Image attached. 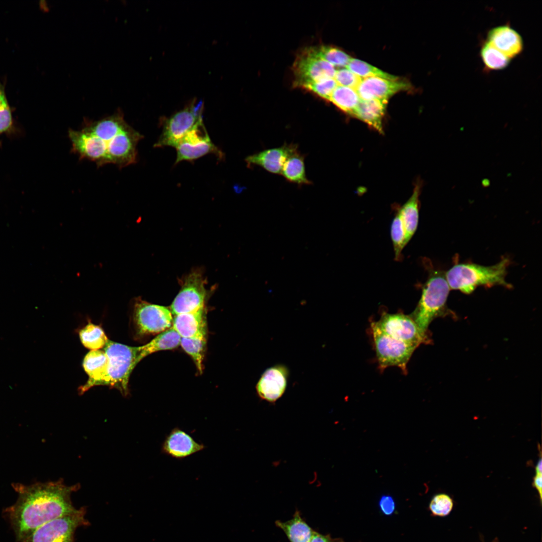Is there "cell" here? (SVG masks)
I'll list each match as a JSON object with an SVG mask.
<instances>
[{"label":"cell","instance_id":"cell-1","mask_svg":"<svg viewBox=\"0 0 542 542\" xmlns=\"http://www.w3.org/2000/svg\"><path fill=\"white\" fill-rule=\"evenodd\" d=\"M71 151L80 159L93 162L98 167L113 164L121 169L136 163L137 146L144 138L128 124L118 109L97 120H85L79 130L69 129Z\"/></svg>","mask_w":542,"mask_h":542},{"label":"cell","instance_id":"cell-2","mask_svg":"<svg viewBox=\"0 0 542 542\" xmlns=\"http://www.w3.org/2000/svg\"><path fill=\"white\" fill-rule=\"evenodd\" d=\"M18 498L4 510L17 540L21 541L45 523L74 511L71 495L78 486L61 480L31 485L14 484Z\"/></svg>","mask_w":542,"mask_h":542},{"label":"cell","instance_id":"cell-3","mask_svg":"<svg viewBox=\"0 0 542 542\" xmlns=\"http://www.w3.org/2000/svg\"><path fill=\"white\" fill-rule=\"evenodd\" d=\"M509 262V259L505 257L490 266L458 263L445 273V277L450 289L467 294L472 293L479 286L501 285L510 288V285L505 280Z\"/></svg>","mask_w":542,"mask_h":542},{"label":"cell","instance_id":"cell-4","mask_svg":"<svg viewBox=\"0 0 542 542\" xmlns=\"http://www.w3.org/2000/svg\"><path fill=\"white\" fill-rule=\"evenodd\" d=\"M425 262L429 273L428 278L423 287L420 300L410 315L422 332L429 335L430 323L445 310L450 288L445 273L433 268L431 264Z\"/></svg>","mask_w":542,"mask_h":542},{"label":"cell","instance_id":"cell-5","mask_svg":"<svg viewBox=\"0 0 542 542\" xmlns=\"http://www.w3.org/2000/svg\"><path fill=\"white\" fill-rule=\"evenodd\" d=\"M103 349L108 365L102 385L116 388L125 396L128 393L130 375L139 362V347L129 346L108 339Z\"/></svg>","mask_w":542,"mask_h":542},{"label":"cell","instance_id":"cell-6","mask_svg":"<svg viewBox=\"0 0 542 542\" xmlns=\"http://www.w3.org/2000/svg\"><path fill=\"white\" fill-rule=\"evenodd\" d=\"M204 102L193 99L183 109L160 119L162 132L155 147H175L196 124L203 120Z\"/></svg>","mask_w":542,"mask_h":542},{"label":"cell","instance_id":"cell-7","mask_svg":"<svg viewBox=\"0 0 542 542\" xmlns=\"http://www.w3.org/2000/svg\"><path fill=\"white\" fill-rule=\"evenodd\" d=\"M370 327L379 369L396 366L406 373L407 364L417 347L384 333L373 322Z\"/></svg>","mask_w":542,"mask_h":542},{"label":"cell","instance_id":"cell-8","mask_svg":"<svg viewBox=\"0 0 542 542\" xmlns=\"http://www.w3.org/2000/svg\"><path fill=\"white\" fill-rule=\"evenodd\" d=\"M84 508L52 520L40 526L20 542H74L78 527L87 525Z\"/></svg>","mask_w":542,"mask_h":542},{"label":"cell","instance_id":"cell-9","mask_svg":"<svg viewBox=\"0 0 542 542\" xmlns=\"http://www.w3.org/2000/svg\"><path fill=\"white\" fill-rule=\"evenodd\" d=\"M173 315L170 308L148 303L140 298L132 305V322L139 336L159 334L172 326Z\"/></svg>","mask_w":542,"mask_h":542},{"label":"cell","instance_id":"cell-10","mask_svg":"<svg viewBox=\"0 0 542 542\" xmlns=\"http://www.w3.org/2000/svg\"><path fill=\"white\" fill-rule=\"evenodd\" d=\"M373 323L380 330L396 339L418 347L430 342L429 335L422 332L410 315L384 312Z\"/></svg>","mask_w":542,"mask_h":542},{"label":"cell","instance_id":"cell-11","mask_svg":"<svg viewBox=\"0 0 542 542\" xmlns=\"http://www.w3.org/2000/svg\"><path fill=\"white\" fill-rule=\"evenodd\" d=\"M336 67L324 60L314 47L306 48L297 56L293 65L294 84L302 87L326 78H333Z\"/></svg>","mask_w":542,"mask_h":542},{"label":"cell","instance_id":"cell-12","mask_svg":"<svg viewBox=\"0 0 542 542\" xmlns=\"http://www.w3.org/2000/svg\"><path fill=\"white\" fill-rule=\"evenodd\" d=\"M175 148L177 152L175 164L183 161H193L208 154H213L220 159L224 156L212 142L203 120L189 131Z\"/></svg>","mask_w":542,"mask_h":542},{"label":"cell","instance_id":"cell-13","mask_svg":"<svg viewBox=\"0 0 542 542\" xmlns=\"http://www.w3.org/2000/svg\"><path fill=\"white\" fill-rule=\"evenodd\" d=\"M207 296L205 281L201 274L193 272L185 279L170 309L173 315L204 308Z\"/></svg>","mask_w":542,"mask_h":542},{"label":"cell","instance_id":"cell-14","mask_svg":"<svg viewBox=\"0 0 542 542\" xmlns=\"http://www.w3.org/2000/svg\"><path fill=\"white\" fill-rule=\"evenodd\" d=\"M289 375V369L283 364H277L266 369L256 385L258 396L270 402H276L286 389Z\"/></svg>","mask_w":542,"mask_h":542},{"label":"cell","instance_id":"cell-15","mask_svg":"<svg viewBox=\"0 0 542 542\" xmlns=\"http://www.w3.org/2000/svg\"><path fill=\"white\" fill-rule=\"evenodd\" d=\"M409 88V84L404 81L370 77L362 78L355 90L362 100H388L395 93Z\"/></svg>","mask_w":542,"mask_h":542},{"label":"cell","instance_id":"cell-16","mask_svg":"<svg viewBox=\"0 0 542 542\" xmlns=\"http://www.w3.org/2000/svg\"><path fill=\"white\" fill-rule=\"evenodd\" d=\"M205 446L196 441L188 433L175 427L166 436L161 446L162 453L182 459L203 450Z\"/></svg>","mask_w":542,"mask_h":542},{"label":"cell","instance_id":"cell-17","mask_svg":"<svg viewBox=\"0 0 542 542\" xmlns=\"http://www.w3.org/2000/svg\"><path fill=\"white\" fill-rule=\"evenodd\" d=\"M297 151L296 145L285 144L249 155L245 161L248 166H257L270 173L281 174L286 160Z\"/></svg>","mask_w":542,"mask_h":542},{"label":"cell","instance_id":"cell-18","mask_svg":"<svg viewBox=\"0 0 542 542\" xmlns=\"http://www.w3.org/2000/svg\"><path fill=\"white\" fill-rule=\"evenodd\" d=\"M488 42L509 59L519 54L523 49L520 35L508 26L492 29L487 35Z\"/></svg>","mask_w":542,"mask_h":542},{"label":"cell","instance_id":"cell-19","mask_svg":"<svg viewBox=\"0 0 542 542\" xmlns=\"http://www.w3.org/2000/svg\"><path fill=\"white\" fill-rule=\"evenodd\" d=\"M205 308L173 316L172 327L181 338L206 337L207 323Z\"/></svg>","mask_w":542,"mask_h":542},{"label":"cell","instance_id":"cell-20","mask_svg":"<svg viewBox=\"0 0 542 542\" xmlns=\"http://www.w3.org/2000/svg\"><path fill=\"white\" fill-rule=\"evenodd\" d=\"M108 360L103 350H90L84 357L82 366L88 376L87 382L79 388V393H83L90 388L102 385L106 376Z\"/></svg>","mask_w":542,"mask_h":542},{"label":"cell","instance_id":"cell-21","mask_svg":"<svg viewBox=\"0 0 542 542\" xmlns=\"http://www.w3.org/2000/svg\"><path fill=\"white\" fill-rule=\"evenodd\" d=\"M387 100L360 99L353 115L356 116L381 132L382 130V118L385 113Z\"/></svg>","mask_w":542,"mask_h":542},{"label":"cell","instance_id":"cell-22","mask_svg":"<svg viewBox=\"0 0 542 542\" xmlns=\"http://www.w3.org/2000/svg\"><path fill=\"white\" fill-rule=\"evenodd\" d=\"M275 524L283 531L290 542H310L315 531L298 510L291 519L286 521L278 520Z\"/></svg>","mask_w":542,"mask_h":542},{"label":"cell","instance_id":"cell-23","mask_svg":"<svg viewBox=\"0 0 542 542\" xmlns=\"http://www.w3.org/2000/svg\"><path fill=\"white\" fill-rule=\"evenodd\" d=\"M181 339L180 336L172 327L159 333L147 344L139 346V362L151 354L178 347L180 345Z\"/></svg>","mask_w":542,"mask_h":542},{"label":"cell","instance_id":"cell-24","mask_svg":"<svg viewBox=\"0 0 542 542\" xmlns=\"http://www.w3.org/2000/svg\"><path fill=\"white\" fill-rule=\"evenodd\" d=\"M419 189L415 188L412 195L399 210L404 232V245L410 240L415 233L419 220Z\"/></svg>","mask_w":542,"mask_h":542},{"label":"cell","instance_id":"cell-25","mask_svg":"<svg viewBox=\"0 0 542 542\" xmlns=\"http://www.w3.org/2000/svg\"><path fill=\"white\" fill-rule=\"evenodd\" d=\"M281 174L287 181L298 185L311 183L306 175L304 157L298 151L286 160Z\"/></svg>","mask_w":542,"mask_h":542},{"label":"cell","instance_id":"cell-26","mask_svg":"<svg viewBox=\"0 0 542 542\" xmlns=\"http://www.w3.org/2000/svg\"><path fill=\"white\" fill-rule=\"evenodd\" d=\"M328 100L343 111L353 115L360 98L355 89L337 85Z\"/></svg>","mask_w":542,"mask_h":542},{"label":"cell","instance_id":"cell-27","mask_svg":"<svg viewBox=\"0 0 542 542\" xmlns=\"http://www.w3.org/2000/svg\"><path fill=\"white\" fill-rule=\"evenodd\" d=\"M79 335L83 345L90 350L103 348L108 340L102 328L90 322L81 329Z\"/></svg>","mask_w":542,"mask_h":542},{"label":"cell","instance_id":"cell-28","mask_svg":"<svg viewBox=\"0 0 542 542\" xmlns=\"http://www.w3.org/2000/svg\"><path fill=\"white\" fill-rule=\"evenodd\" d=\"M206 337L181 338L180 345L192 358L198 371L202 372L206 347Z\"/></svg>","mask_w":542,"mask_h":542},{"label":"cell","instance_id":"cell-29","mask_svg":"<svg viewBox=\"0 0 542 542\" xmlns=\"http://www.w3.org/2000/svg\"><path fill=\"white\" fill-rule=\"evenodd\" d=\"M481 56L486 67L491 70H500L505 68L510 60L509 58L488 42L482 47Z\"/></svg>","mask_w":542,"mask_h":542},{"label":"cell","instance_id":"cell-30","mask_svg":"<svg viewBox=\"0 0 542 542\" xmlns=\"http://www.w3.org/2000/svg\"><path fill=\"white\" fill-rule=\"evenodd\" d=\"M347 68L361 78L379 77L389 80H396L398 77L385 72L362 60L352 58L346 66Z\"/></svg>","mask_w":542,"mask_h":542},{"label":"cell","instance_id":"cell-31","mask_svg":"<svg viewBox=\"0 0 542 542\" xmlns=\"http://www.w3.org/2000/svg\"><path fill=\"white\" fill-rule=\"evenodd\" d=\"M314 48L320 57L335 67H346L351 59L344 51L333 46L321 45Z\"/></svg>","mask_w":542,"mask_h":542},{"label":"cell","instance_id":"cell-32","mask_svg":"<svg viewBox=\"0 0 542 542\" xmlns=\"http://www.w3.org/2000/svg\"><path fill=\"white\" fill-rule=\"evenodd\" d=\"M391 237L393 245L395 259L397 261L400 260L402 250L405 246V232L399 210L391 224Z\"/></svg>","mask_w":542,"mask_h":542},{"label":"cell","instance_id":"cell-33","mask_svg":"<svg viewBox=\"0 0 542 542\" xmlns=\"http://www.w3.org/2000/svg\"><path fill=\"white\" fill-rule=\"evenodd\" d=\"M453 502L448 495L441 493L435 495L429 504V509L435 516H445L452 509Z\"/></svg>","mask_w":542,"mask_h":542},{"label":"cell","instance_id":"cell-34","mask_svg":"<svg viewBox=\"0 0 542 542\" xmlns=\"http://www.w3.org/2000/svg\"><path fill=\"white\" fill-rule=\"evenodd\" d=\"M337 84L332 78H326L315 82L308 84L302 88L311 91L321 98L328 100Z\"/></svg>","mask_w":542,"mask_h":542},{"label":"cell","instance_id":"cell-35","mask_svg":"<svg viewBox=\"0 0 542 542\" xmlns=\"http://www.w3.org/2000/svg\"><path fill=\"white\" fill-rule=\"evenodd\" d=\"M337 85L352 88L356 89L362 78L353 73L347 68H339L336 70L334 77Z\"/></svg>","mask_w":542,"mask_h":542},{"label":"cell","instance_id":"cell-36","mask_svg":"<svg viewBox=\"0 0 542 542\" xmlns=\"http://www.w3.org/2000/svg\"><path fill=\"white\" fill-rule=\"evenodd\" d=\"M13 122L12 110L6 97L0 102V136L12 128Z\"/></svg>","mask_w":542,"mask_h":542},{"label":"cell","instance_id":"cell-37","mask_svg":"<svg viewBox=\"0 0 542 542\" xmlns=\"http://www.w3.org/2000/svg\"><path fill=\"white\" fill-rule=\"evenodd\" d=\"M378 505L381 513L386 516L392 515L395 510V502L390 495H382L379 500Z\"/></svg>","mask_w":542,"mask_h":542},{"label":"cell","instance_id":"cell-38","mask_svg":"<svg viewBox=\"0 0 542 542\" xmlns=\"http://www.w3.org/2000/svg\"><path fill=\"white\" fill-rule=\"evenodd\" d=\"M310 542H345L342 538H333L330 534H323L315 530Z\"/></svg>","mask_w":542,"mask_h":542},{"label":"cell","instance_id":"cell-39","mask_svg":"<svg viewBox=\"0 0 542 542\" xmlns=\"http://www.w3.org/2000/svg\"><path fill=\"white\" fill-rule=\"evenodd\" d=\"M533 486L537 490L540 499L542 497V474H536L533 478Z\"/></svg>","mask_w":542,"mask_h":542},{"label":"cell","instance_id":"cell-40","mask_svg":"<svg viewBox=\"0 0 542 542\" xmlns=\"http://www.w3.org/2000/svg\"><path fill=\"white\" fill-rule=\"evenodd\" d=\"M535 470L536 474H542V461L541 458H540L537 462L535 467Z\"/></svg>","mask_w":542,"mask_h":542},{"label":"cell","instance_id":"cell-41","mask_svg":"<svg viewBox=\"0 0 542 542\" xmlns=\"http://www.w3.org/2000/svg\"><path fill=\"white\" fill-rule=\"evenodd\" d=\"M6 97L4 85L0 82V102Z\"/></svg>","mask_w":542,"mask_h":542},{"label":"cell","instance_id":"cell-42","mask_svg":"<svg viewBox=\"0 0 542 542\" xmlns=\"http://www.w3.org/2000/svg\"><path fill=\"white\" fill-rule=\"evenodd\" d=\"M482 183L483 186H484V187H487L489 185L490 182L487 179H484V180H482Z\"/></svg>","mask_w":542,"mask_h":542}]
</instances>
